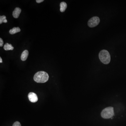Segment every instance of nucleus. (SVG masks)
Here are the masks:
<instances>
[{"label": "nucleus", "mask_w": 126, "mask_h": 126, "mask_svg": "<svg viewBox=\"0 0 126 126\" xmlns=\"http://www.w3.org/2000/svg\"><path fill=\"white\" fill-rule=\"evenodd\" d=\"M49 76L47 73L44 71L38 72L34 75L35 81L38 83H44L48 81Z\"/></svg>", "instance_id": "nucleus-1"}, {"label": "nucleus", "mask_w": 126, "mask_h": 126, "mask_svg": "<svg viewBox=\"0 0 126 126\" xmlns=\"http://www.w3.org/2000/svg\"><path fill=\"white\" fill-rule=\"evenodd\" d=\"M99 57L101 62L105 65L109 64L111 60L110 54L106 50H103L99 52Z\"/></svg>", "instance_id": "nucleus-2"}, {"label": "nucleus", "mask_w": 126, "mask_h": 126, "mask_svg": "<svg viewBox=\"0 0 126 126\" xmlns=\"http://www.w3.org/2000/svg\"><path fill=\"white\" fill-rule=\"evenodd\" d=\"M114 115V108L112 107H106L103 110L101 113L102 118L105 119L111 118Z\"/></svg>", "instance_id": "nucleus-3"}, {"label": "nucleus", "mask_w": 126, "mask_h": 126, "mask_svg": "<svg viewBox=\"0 0 126 126\" xmlns=\"http://www.w3.org/2000/svg\"><path fill=\"white\" fill-rule=\"evenodd\" d=\"M100 23V19L97 17H94L91 18L88 21V25L90 27H94L99 25Z\"/></svg>", "instance_id": "nucleus-4"}, {"label": "nucleus", "mask_w": 126, "mask_h": 126, "mask_svg": "<svg viewBox=\"0 0 126 126\" xmlns=\"http://www.w3.org/2000/svg\"><path fill=\"white\" fill-rule=\"evenodd\" d=\"M28 98L30 101L32 103H35L38 101V97L36 94L34 92H31L28 95Z\"/></svg>", "instance_id": "nucleus-5"}, {"label": "nucleus", "mask_w": 126, "mask_h": 126, "mask_svg": "<svg viewBox=\"0 0 126 126\" xmlns=\"http://www.w3.org/2000/svg\"><path fill=\"white\" fill-rule=\"evenodd\" d=\"M21 9L20 8H15L13 12V16L15 18H18L20 14L21 13Z\"/></svg>", "instance_id": "nucleus-6"}, {"label": "nucleus", "mask_w": 126, "mask_h": 126, "mask_svg": "<svg viewBox=\"0 0 126 126\" xmlns=\"http://www.w3.org/2000/svg\"><path fill=\"white\" fill-rule=\"evenodd\" d=\"M28 51L27 50H24L21 55V59L22 61H25L27 60L28 55Z\"/></svg>", "instance_id": "nucleus-7"}, {"label": "nucleus", "mask_w": 126, "mask_h": 126, "mask_svg": "<svg viewBox=\"0 0 126 126\" xmlns=\"http://www.w3.org/2000/svg\"><path fill=\"white\" fill-rule=\"evenodd\" d=\"M20 31H21V30L19 27H15L13 28L12 29L10 30V31H9V33L11 34H15V33L19 32Z\"/></svg>", "instance_id": "nucleus-8"}, {"label": "nucleus", "mask_w": 126, "mask_h": 126, "mask_svg": "<svg viewBox=\"0 0 126 126\" xmlns=\"http://www.w3.org/2000/svg\"><path fill=\"white\" fill-rule=\"evenodd\" d=\"M67 4L65 2H62L60 4V11L61 12H65L67 8Z\"/></svg>", "instance_id": "nucleus-9"}, {"label": "nucleus", "mask_w": 126, "mask_h": 126, "mask_svg": "<svg viewBox=\"0 0 126 126\" xmlns=\"http://www.w3.org/2000/svg\"><path fill=\"white\" fill-rule=\"evenodd\" d=\"M4 48L5 50H13L14 49V47L11 44L6 43L4 45Z\"/></svg>", "instance_id": "nucleus-10"}, {"label": "nucleus", "mask_w": 126, "mask_h": 126, "mask_svg": "<svg viewBox=\"0 0 126 126\" xmlns=\"http://www.w3.org/2000/svg\"><path fill=\"white\" fill-rule=\"evenodd\" d=\"M6 18L5 15L0 16V24H1L2 23H7L8 22Z\"/></svg>", "instance_id": "nucleus-11"}, {"label": "nucleus", "mask_w": 126, "mask_h": 126, "mask_svg": "<svg viewBox=\"0 0 126 126\" xmlns=\"http://www.w3.org/2000/svg\"><path fill=\"white\" fill-rule=\"evenodd\" d=\"M13 126H21V125L19 122L17 121L14 123Z\"/></svg>", "instance_id": "nucleus-12"}, {"label": "nucleus", "mask_w": 126, "mask_h": 126, "mask_svg": "<svg viewBox=\"0 0 126 126\" xmlns=\"http://www.w3.org/2000/svg\"><path fill=\"white\" fill-rule=\"evenodd\" d=\"M4 42L3 39L1 38H0V47H2L3 45Z\"/></svg>", "instance_id": "nucleus-13"}, {"label": "nucleus", "mask_w": 126, "mask_h": 126, "mask_svg": "<svg viewBox=\"0 0 126 126\" xmlns=\"http://www.w3.org/2000/svg\"><path fill=\"white\" fill-rule=\"evenodd\" d=\"M43 1H44L43 0H37L36 1L37 3H39L42 2Z\"/></svg>", "instance_id": "nucleus-14"}, {"label": "nucleus", "mask_w": 126, "mask_h": 126, "mask_svg": "<svg viewBox=\"0 0 126 126\" xmlns=\"http://www.w3.org/2000/svg\"><path fill=\"white\" fill-rule=\"evenodd\" d=\"M3 62V61H2V59H1V57H0V63H1Z\"/></svg>", "instance_id": "nucleus-15"}]
</instances>
